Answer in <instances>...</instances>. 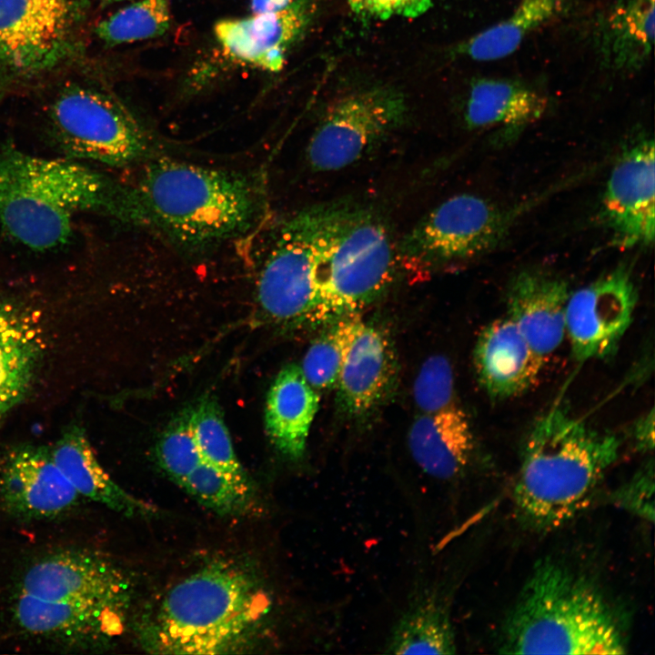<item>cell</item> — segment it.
I'll return each mask as SVG.
<instances>
[{"label": "cell", "instance_id": "obj_34", "mask_svg": "<svg viewBox=\"0 0 655 655\" xmlns=\"http://www.w3.org/2000/svg\"><path fill=\"white\" fill-rule=\"evenodd\" d=\"M653 462L642 467L615 495L620 506L646 519L652 520Z\"/></svg>", "mask_w": 655, "mask_h": 655}, {"label": "cell", "instance_id": "obj_29", "mask_svg": "<svg viewBox=\"0 0 655 655\" xmlns=\"http://www.w3.org/2000/svg\"><path fill=\"white\" fill-rule=\"evenodd\" d=\"M171 23L169 0H133L102 20L96 35L107 45H118L161 36Z\"/></svg>", "mask_w": 655, "mask_h": 655}, {"label": "cell", "instance_id": "obj_35", "mask_svg": "<svg viewBox=\"0 0 655 655\" xmlns=\"http://www.w3.org/2000/svg\"><path fill=\"white\" fill-rule=\"evenodd\" d=\"M351 10L365 18L387 20L400 16L414 18L425 14L432 0H348Z\"/></svg>", "mask_w": 655, "mask_h": 655}, {"label": "cell", "instance_id": "obj_19", "mask_svg": "<svg viewBox=\"0 0 655 655\" xmlns=\"http://www.w3.org/2000/svg\"><path fill=\"white\" fill-rule=\"evenodd\" d=\"M395 377L396 360L388 337L363 321L335 386L339 404L350 415H364L386 398Z\"/></svg>", "mask_w": 655, "mask_h": 655}, {"label": "cell", "instance_id": "obj_32", "mask_svg": "<svg viewBox=\"0 0 655 655\" xmlns=\"http://www.w3.org/2000/svg\"><path fill=\"white\" fill-rule=\"evenodd\" d=\"M156 457L164 472L180 487L202 461L188 412L176 418L164 431L156 447Z\"/></svg>", "mask_w": 655, "mask_h": 655}, {"label": "cell", "instance_id": "obj_23", "mask_svg": "<svg viewBox=\"0 0 655 655\" xmlns=\"http://www.w3.org/2000/svg\"><path fill=\"white\" fill-rule=\"evenodd\" d=\"M654 0H617L597 25L595 44L604 65L632 72L643 66L654 42Z\"/></svg>", "mask_w": 655, "mask_h": 655}, {"label": "cell", "instance_id": "obj_6", "mask_svg": "<svg viewBox=\"0 0 655 655\" xmlns=\"http://www.w3.org/2000/svg\"><path fill=\"white\" fill-rule=\"evenodd\" d=\"M397 252L375 212L350 203L324 204L316 236L310 322L357 314L393 281Z\"/></svg>", "mask_w": 655, "mask_h": 655}, {"label": "cell", "instance_id": "obj_7", "mask_svg": "<svg viewBox=\"0 0 655 655\" xmlns=\"http://www.w3.org/2000/svg\"><path fill=\"white\" fill-rule=\"evenodd\" d=\"M133 593L121 568L87 549L40 558L24 572L16 590L33 600L47 627L68 637H107L124 630Z\"/></svg>", "mask_w": 655, "mask_h": 655}, {"label": "cell", "instance_id": "obj_36", "mask_svg": "<svg viewBox=\"0 0 655 655\" xmlns=\"http://www.w3.org/2000/svg\"><path fill=\"white\" fill-rule=\"evenodd\" d=\"M631 436L635 446L640 451H651L654 447V410L641 416L631 428Z\"/></svg>", "mask_w": 655, "mask_h": 655}, {"label": "cell", "instance_id": "obj_3", "mask_svg": "<svg viewBox=\"0 0 655 655\" xmlns=\"http://www.w3.org/2000/svg\"><path fill=\"white\" fill-rule=\"evenodd\" d=\"M270 600L246 568L217 560L174 585L143 622L142 646L160 654L214 655L247 648Z\"/></svg>", "mask_w": 655, "mask_h": 655}, {"label": "cell", "instance_id": "obj_31", "mask_svg": "<svg viewBox=\"0 0 655 655\" xmlns=\"http://www.w3.org/2000/svg\"><path fill=\"white\" fill-rule=\"evenodd\" d=\"M206 508L219 515L240 516L253 503L254 487L202 460L181 485Z\"/></svg>", "mask_w": 655, "mask_h": 655}, {"label": "cell", "instance_id": "obj_24", "mask_svg": "<svg viewBox=\"0 0 655 655\" xmlns=\"http://www.w3.org/2000/svg\"><path fill=\"white\" fill-rule=\"evenodd\" d=\"M546 97L523 83L481 77L472 82L464 108L470 129L500 126L519 129L538 120L546 111Z\"/></svg>", "mask_w": 655, "mask_h": 655}, {"label": "cell", "instance_id": "obj_27", "mask_svg": "<svg viewBox=\"0 0 655 655\" xmlns=\"http://www.w3.org/2000/svg\"><path fill=\"white\" fill-rule=\"evenodd\" d=\"M565 0H519L510 15L467 39L459 53L479 62L513 54L534 31L558 15Z\"/></svg>", "mask_w": 655, "mask_h": 655}, {"label": "cell", "instance_id": "obj_38", "mask_svg": "<svg viewBox=\"0 0 655 655\" xmlns=\"http://www.w3.org/2000/svg\"><path fill=\"white\" fill-rule=\"evenodd\" d=\"M133 1V0H100V7L105 8L106 6L119 4L121 2Z\"/></svg>", "mask_w": 655, "mask_h": 655}, {"label": "cell", "instance_id": "obj_16", "mask_svg": "<svg viewBox=\"0 0 655 655\" xmlns=\"http://www.w3.org/2000/svg\"><path fill=\"white\" fill-rule=\"evenodd\" d=\"M308 21L306 2L296 0L277 12L219 20L213 33L231 62L275 73L283 68L287 51Z\"/></svg>", "mask_w": 655, "mask_h": 655}, {"label": "cell", "instance_id": "obj_14", "mask_svg": "<svg viewBox=\"0 0 655 655\" xmlns=\"http://www.w3.org/2000/svg\"><path fill=\"white\" fill-rule=\"evenodd\" d=\"M655 152L652 139L627 146L608 178L601 218L620 247L647 246L655 233Z\"/></svg>", "mask_w": 655, "mask_h": 655}, {"label": "cell", "instance_id": "obj_8", "mask_svg": "<svg viewBox=\"0 0 655 655\" xmlns=\"http://www.w3.org/2000/svg\"><path fill=\"white\" fill-rule=\"evenodd\" d=\"M51 136L66 158L126 166L154 157L147 131L116 97L99 87L73 84L49 110Z\"/></svg>", "mask_w": 655, "mask_h": 655}, {"label": "cell", "instance_id": "obj_15", "mask_svg": "<svg viewBox=\"0 0 655 655\" xmlns=\"http://www.w3.org/2000/svg\"><path fill=\"white\" fill-rule=\"evenodd\" d=\"M81 499L55 463L50 448L19 447L0 463V503L15 517L53 519L75 509Z\"/></svg>", "mask_w": 655, "mask_h": 655}, {"label": "cell", "instance_id": "obj_10", "mask_svg": "<svg viewBox=\"0 0 655 655\" xmlns=\"http://www.w3.org/2000/svg\"><path fill=\"white\" fill-rule=\"evenodd\" d=\"M508 217L489 200L451 196L418 220L405 235L398 258L408 268H426L480 255L502 238Z\"/></svg>", "mask_w": 655, "mask_h": 655}, {"label": "cell", "instance_id": "obj_18", "mask_svg": "<svg viewBox=\"0 0 655 655\" xmlns=\"http://www.w3.org/2000/svg\"><path fill=\"white\" fill-rule=\"evenodd\" d=\"M473 364L478 381L489 398L505 400L527 391L537 380L544 361L506 316L481 329Z\"/></svg>", "mask_w": 655, "mask_h": 655}, {"label": "cell", "instance_id": "obj_4", "mask_svg": "<svg viewBox=\"0 0 655 655\" xmlns=\"http://www.w3.org/2000/svg\"><path fill=\"white\" fill-rule=\"evenodd\" d=\"M136 188L154 230L192 249L247 234L263 220L268 207L262 172L151 158Z\"/></svg>", "mask_w": 655, "mask_h": 655}, {"label": "cell", "instance_id": "obj_28", "mask_svg": "<svg viewBox=\"0 0 655 655\" xmlns=\"http://www.w3.org/2000/svg\"><path fill=\"white\" fill-rule=\"evenodd\" d=\"M309 346L300 367L316 391L336 386L343 362L363 320L358 314L335 319Z\"/></svg>", "mask_w": 655, "mask_h": 655}, {"label": "cell", "instance_id": "obj_13", "mask_svg": "<svg viewBox=\"0 0 655 655\" xmlns=\"http://www.w3.org/2000/svg\"><path fill=\"white\" fill-rule=\"evenodd\" d=\"M637 302L638 291L625 265L570 292L566 334L574 358L584 362L613 356L632 322Z\"/></svg>", "mask_w": 655, "mask_h": 655}, {"label": "cell", "instance_id": "obj_33", "mask_svg": "<svg viewBox=\"0 0 655 655\" xmlns=\"http://www.w3.org/2000/svg\"><path fill=\"white\" fill-rule=\"evenodd\" d=\"M414 400L420 413H433L455 402L454 377L449 361L441 355L425 360L415 379Z\"/></svg>", "mask_w": 655, "mask_h": 655}, {"label": "cell", "instance_id": "obj_12", "mask_svg": "<svg viewBox=\"0 0 655 655\" xmlns=\"http://www.w3.org/2000/svg\"><path fill=\"white\" fill-rule=\"evenodd\" d=\"M324 204L306 207L280 227L258 273L256 297L265 319L309 321L313 305L316 236Z\"/></svg>", "mask_w": 655, "mask_h": 655}, {"label": "cell", "instance_id": "obj_26", "mask_svg": "<svg viewBox=\"0 0 655 655\" xmlns=\"http://www.w3.org/2000/svg\"><path fill=\"white\" fill-rule=\"evenodd\" d=\"M457 644L449 606L436 588L426 587L395 622L385 645L387 654H454Z\"/></svg>", "mask_w": 655, "mask_h": 655}, {"label": "cell", "instance_id": "obj_11", "mask_svg": "<svg viewBox=\"0 0 655 655\" xmlns=\"http://www.w3.org/2000/svg\"><path fill=\"white\" fill-rule=\"evenodd\" d=\"M404 96L390 87H373L332 102L310 136L306 156L317 172L337 171L360 159L404 121Z\"/></svg>", "mask_w": 655, "mask_h": 655}, {"label": "cell", "instance_id": "obj_30", "mask_svg": "<svg viewBox=\"0 0 655 655\" xmlns=\"http://www.w3.org/2000/svg\"><path fill=\"white\" fill-rule=\"evenodd\" d=\"M190 427L202 460L239 482L253 485L241 466L217 401L205 398L188 412Z\"/></svg>", "mask_w": 655, "mask_h": 655}, {"label": "cell", "instance_id": "obj_9", "mask_svg": "<svg viewBox=\"0 0 655 655\" xmlns=\"http://www.w3.org/2000/svg\"><path fill=\"white\" fill-rule=\"evenodd\" d=\"M89 6L90 0H0V99L69 58Z\"/></svg>", "mask_w": 655, "mask_h": 655}, {"label": "cell", "instance_id": "obj_17", "mask_svg": "<svg viewBox=\"0 0 655 655\" xmlns=\"http://www.w3.org/2000/svg\"><path fill=\"white\" fill-rule=\"evenodd\" d=\"M569 294L565 280L539 269L522 270L509 284L507 317L544 362L566 335Z\"/></svg>", "mask_w": 655, "mask_h": 655}, {"label": "cell", "instance_id": "obj_37", "mask_svg": "<svg viewBox=\"0 0 655 655\" xmlns=\"http://www.w3.org/2000/svg\"><path fill=\"white\" fill-rule=\"evenodd\" d=\"M295 1L296 0H250L249 7L251 13L254 15L266 14L282 10Z\"/></svg>", "mask_w": 655, "mask_h": 655}, {"label": "cell", "instance_id": "obj_5", "mask_svg": "<svg viewBox=\"0 0 655 655\" xmlns=\"http://www.w3.org/2000/svg\"><path fill=\"white\" fill-rule=\"evenodd\" d=\"M506 654L618 655L627 651L622 625L603 593L560 562L540 560L507 616Z\"/></svg>", "mask_w": 655, "mask_h": 655}, {"label": "cell", "instance_id": "obj_1", "mask_svg": "<svg viewBox=\"0 0 655 655\" xmlns=\"http://www.w3.org/2000/svg\"><path fill=\"white\" fill-rule=\"evenodd\" d=\"M90 213L146 227L147 210L136 186L70 158L0 150V229L23 246L56 247L72 232L73 217Z\"/></svg>", "mask_w": 655, "mask_h": 655}, {"label": "cell", "instance_id": "obj_22", "mask_svg": "<svg viewBox=\"0 0 655 655\" xmlns=\"http://www.w3.org/2000/svg\"><path fill=\"white\" fill-rule=\"evenodd\" d=\"M52 458L82 499L99 503L125 516H147L152 505L128 493L114 481L98 462L84 433L67 430L50 448Z\"/></svg>", "mask_w": 655, "mask_h": 655}, {"label": "cell", "instance_id": "obj_20", "mask_svg": "<svg viewBox=\"0 0 655 655\" xmlns=\"http://www.w3.org/2000/svg\"><path fill=\"white\" fill-rule=\"evenodd\" d=\"M408 440L417 465L439 480L460 476L473 456L469 420L457 403L433 413H420L409 428Z\"/></svg>", "mask_w": 655, "mask_h": 655}, {"label": "cell", "instance_id": "obj_25", "mask_svg": "<svg viewBox=\"0 0 655 655\" xmlns=\"http://www.w3.org/2000/svg\"><path fill=\"white\" fill-rule=\"evenodd\" d=\"M41 352L35 322L22 308L0 300V420L29 388Z\"/></svg>", "mask_w": 655, "mask_h": 655}, {"label": "cell", "instance_id": "obj_2", "mask_svg": "<svg viewBox=\"0 0 655 655\" xmlns=\"http://www.w3.org/2000/svg\"><path fill=\"white\" fill-rule=\"evenodd\" d=\"M621 440L556 406L528 430L513 488L517 516L537 531L561 527L581 511L616 462Z\"/></svg>", "mask_w": 655, "mask_h": 655}, {"label": "cell", "instance_id": "obj_21", "mask_svg": "<svg viewBox=\"0 0 655 655\" xmlns=\"http://www.w3.org/2000/svg\"><path fill=\"white\" fill-rule=\"evenodd\" d=\"M319 396L307 381L300 366H285L274 379L266 401L265 426L275 448L286 458L304 457Z\"/></svg>", "mask_w": 655, "mask_h": 655}]
</instances>
